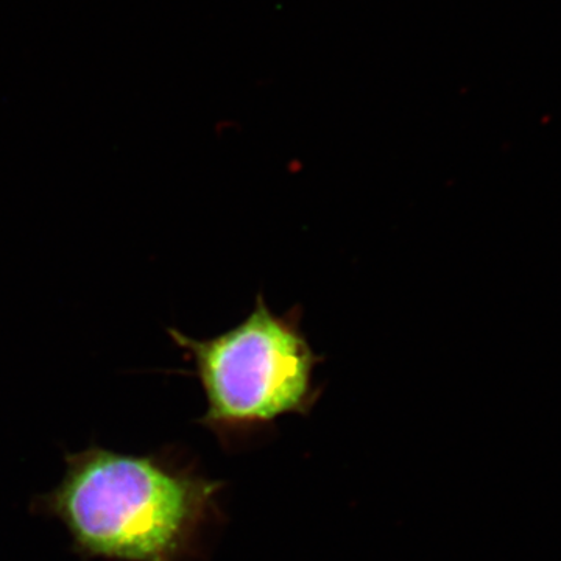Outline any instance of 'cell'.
I'll list each match as a JSON object with an SVG mask.
<instances>
[{
  "mask_svg": "<svg viewBox=\"0 0 561 561\" xmlns=\"http://www.w3.org/2000/svg\"><path fill=\"white\" fill-rule=\"evenodd\" d=\"M61 482L31 511L57 519L83 561H201L221 483L175 448L65 453Z\"/></svg>",
  "mask_w": 561,
  "mask_h": 561,
  "instance_id": "1",
  "label": "cell"
},
{
  "mask_svg": "<svg viewBox=\"0 0 561 561\" xmlns=\"http://www.w3.org/2000/svg\"><path fill=\"white\" fill-rule=\"evenodd\" d=\"M301 306L276 313L260 294L253 311L231 330L197 339L168 328L169 337L194 365L206 412L198 423L227 448L271 430L284 416L309 415L321 386L313 381L324 357L301 327Z\"/></svg>",
  "mask_w": 561,
  "mask_h": 561,
  "instance_id": "2",
  "label": "cell"
}]
</instances>
